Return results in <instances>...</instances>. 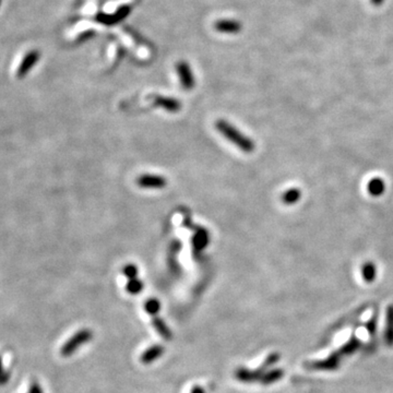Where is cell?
<instances>
[{"label":"cell","instance_id":"cell-17","mask_svg":"<svg viewBox=\"0 0 393 393\" xmlns=\"http://www.w3.org/2000/svg\"><path fill=\"white\" fill-rule=\"evenodd\" d=\"M364 275H365V278L369 279V281L373 277V275H375V269L372 268L371 265H368V266L365 267V269H364Z\"/></svg>","mask_w":393,"mask_h":393},{"label":"cell","instance_id":"cell-8","mask_svg":"<svg viewBox=\"0 0 393 393\" xmlns=\"http://www.w3.org/2000/svg\"><path fill=\"white\" fill-rule=\"evenodd\" d=\"M164 351H165L164 346L160 344L153 345L151 347H148L147 349H145V351L142 353V355L140 356V361H141L142 364H145V365L151 364L154 361H156L157 358H160L164 354Z\"/></svg>","mask_w":393,"mask_h":393},{"label":"cell","instance_id":"cell-4","mask_svg":"<svg viewBox=\"0 0 393 393\" xmlns=\"http://www.w3.org/2000/svg\"><path fill=\"white\" fill-rule=\"evenodd\" d=\"M131 9L129 6H124L119 8L118 10L114 13V14H105V13H99L98 15H96L95 20L100 22V23H103V24H106V25H111V24H116L120 21H122L125 19V17L130 13Z\"/></svg>","mask_w":393,"mask_h":393},{"label":"cell","instance_id":"cell-10","mask_svg":"<svg viewBox=\"0 0 393 393\" xmlns=\"http://www.w3.org/2000/svg\"><path fill=\"white\" fill-rule=\"evenodd\" d=\"M152 326L154 327L157 333H159L163 339L170 341L173 338V333H172L171 329L169 328L167 325H166L165 321L162 318H160L159 316H154L152 318Z\"/></svg>","mask_w":393,"mask_h":393},{"label":"cell","instance_id":"cell-1","mask_svg":"<svg viewBox=\"0 0 393 393\" xmlns=\"http://www.w3.org/2000/svg\"><path fill=\"white\" fill-rule=\"evenodd\" d=\"M215 128L224 138H226L236 146H238L241 151L250 153L255 150V143L251 141V139L242 135L237 128H235L233 125H231L229 121L223 119L216 120Z\"/></svg>","mask_w":393,"mask_h":393},{"label":"cell","instance_id":"cell-19","mask_svg":"<svg viewBox=\"0 0 393 393\" xmlns=\"http://www.w3.org/2000/svg\"><path fill=\"white\" fill-rule=\"evenodd\" d=\"M190 393H205V391H204V389H203L202 387H200V386H195L194 388L191 389Z\"/></svg>","mask_w":393,"mask_h":393},{"label":"cell","instance_id":"cell-11","mask_svg":"<svg viewBox=\"0 0 393 393\" xmlns=\"http://www.w3.org/2000/svg\"><path fill=\"white\" fill-rule=\"evenodd\" d=\"M126 290L130 294H134V295L139 294L143 290V283L140 281V279H138L137 277L133 278V279H129L127 285H126Z\"/></svg>","mask_w":393,"mask_h":393},{"label":"cell","instance_id":"cell-13","mask_svg":"<svg viewBox=\"0 0 393 393\" xmlns=\"http://www.w3.org/2000/svg\"><path fill=\"white\" fill-rule=\"evenodd\" d=\"M387 342L388 344L393 343V308L391 307L388 312V330H387Z\"/></svg>","mask_w":393,"mask_h":393},{"label":"cell","instance_id":"cell-7","mask_svg":"<svg viewBox=\"0 0 393 393\" xmlns=\"http://www.w3.org/2000/svg\"><path fill=\"white\" fill-rule=\"evenodd\" d=\"M214 28L216 31L227 34H237L241 31L242 25L237 20H220L215 22Z\"/></svg>","mask_w":393,"mask_h":393},{"label":"cell","instance_id":"cell-6","mask_svg":"<svg viewBox=\"0 0 393 393\" xmlns=\"http://www.w3.org/2000/svg\"><path fill=\"white\" fill-rule=\"evenodd\" d=\"M40 57H41V54L39 50H31L29 54H26L23 60L21 61L19 68H17L16 70V77L21 79L28 74L30 72V70L38 64Z\"/></svg>","mask_w":393,"mask_h":393},{"label":"cell","instance_id":"cell-12","mask_svg":"<svg viewBox=\"0 0 393 393\" xmlns=\"http://www.w3.org/2000/svg\"><path fill=\"white\" fill-rule=\"evenodd\" d=\"M144 309L145 311L148 313V314H152V316H156L157 313H159L160 309H161V304L160 302L155 300V298H152V300H148L145 304H144Z\"/></svg>","mask_w":393,"mask_h":393},{"label":"cell","instance_id":"cell-3","mask_svg":"<svg viewBox=\"0 0 393 393\" xmlns=\"http://www.w3.org/2000/svg\"><path fill=\"white\" fill-rule=\"evenodd\" d=\"M137 185L145 189H162L167 185V180L159 175L144 174L137 178Z\"/></svg>","mask_w":393,"mask_h":393},{"label":"cell","instance_id":"cell-15","mask_svg":"<svg viewBox=\"0 0 393 393\" xmlns=\"http://www.w3.org/2000/svg\"><path fill=\"white\" fill-rule=\"evenodd\" d=\"M124 274H125L129 279L136 278L137 275H138V269H137V267L134 266V265H129V266L125 267V269H124Z\"/></svg>","mask_w":393,"mask_h":393},{"label":"cell","instance_id":"cell-9","mask_svg":"<svg viewBox=\"0 0 393 393\" xmlns=\"http://www.w3.org/2000/svg\"><path fill=\"white\" fill-rule=\"evenodd\" d=\"M154 104L171 113H176L181 109V103L172 98H163V96H155Z\"/></svg>","mask_w":393,"mask_h":393},{"label":"cell","instance_id":"cell-2","mask_svg":"<svg viewBox=\"0 0 393 393\" xmlns=\"http://www.w3.org/2000/svg\"><path fill=\"white\" fill-rule=\"evenodd\" d=\"M93 338V332L90 329H81L70 338L67 342L61 346L60 354L64 357H68L73 355L78 348H80L85 343L90 342Z\"/></svg>","mask_w":393,"mask_h":393},{"label":"cell","instance_id":"cell-16","mask_svg":"<svg viewBox=\"0 0 393 393\" xmlns=\"http://www.w3.org/2000/svg\"><path fill=\"white\" fill-rule=\"evenodd\" d=\"M298 197H300V191L298 190H291V191H288L287 194L285 195L284 200H285V202L292 203V202H295L296 199H298Z\"/></svg>","mask_w":393,"mask_h":393},{"label":"cell","instance_id":"cell-20","mask_svg":"<svg viewBox=\"0 0 393 393\" xmlns=\"http://www.w3.org/2000/svg\"><path fill=\"white\" fill-rule=\"evenodd\" d=\"M370 2L373 6H381L384 3V0H370Z\"/></svg>","mask_w":393,"mask_h":393},{"label":"cell","instance_id":"cell-14","mask_svg":"<svg viewBox=\"0 0 393 393\" xmlns=\"http://www.w3.org/2000/svg\"><path fill=\"white\" fill-rule=\"evenodd\" d=\"M383 188H384V186H383L382 181L378 180V179L371 181L370 186H369V190H370V192H371L372 195H380L381 192H382V190H383Z\"/></svg>","mask_w":393,"mask_h":393},{"label":"cell","instance_id":"cell-5","mask_svg":"<svg viewBox=\"0 0 393 393\" xmlns=\"http://www.w3.org/2000/svg\"><path fill=\"white\" fill-rule=\"evenodd\" d=\"M177 72H178L180 83L183 89L187 91L194 89L195 77H194V73H192L190 66L186 63V61H180V63L177 65Z\"/></svg>","mask_w":393,"mask_h":393},{"label":"cell","instance_id":"cell-18","mask_svg":"<svg viewBox=\"0 0 393 393\" xmlns=\"http://www.w3.org/2000/svg\"><path fill=\"white\" fill-rule=\"evenodd\" d=\"M30 393H43L42 388L38 382H32L30 387Z\"/></svg>","mask_w":393,"mask_h":393}]
</instances>
